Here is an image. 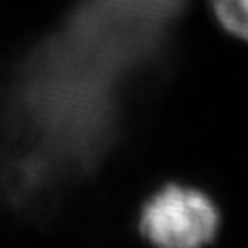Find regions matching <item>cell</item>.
Masks as SVG:
<instances>
[{
	"instance_id": "obj_1",
	"label": "cell",
	"mask_w": 248,
	"mask_h": 248,
	"mask_svg": "<svg viewBox=\"0 0 248 248\" xmlns=\"http://www.w3.org/2000/svg\"><path fill=\"white\" fill-rule=\"evenodd\" d=\"M219 213L208 197L191 187L168 186L143 206L140 230L153 245L195 248L212 243Z\"/></svg>"
},
{
	"instance_id": "obj_2",
	"label": "cell",
	"mask_w": 248,
	"mask_h": 248,
	"mask_svg": "<svg viewBox=\"0 0 248 248\" xmlns=\"http://www.w3.org/2000/svg\"><path fill=\"white\" fill-rule=\"evenodd\" d=\"M212 6L226 31L248 41V0H212Z\"/></svg>"
}]
</instances>
